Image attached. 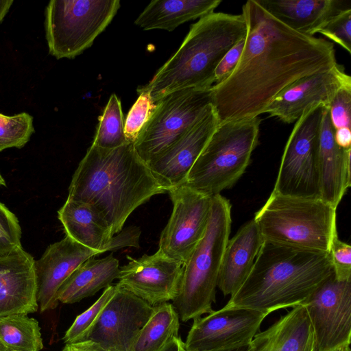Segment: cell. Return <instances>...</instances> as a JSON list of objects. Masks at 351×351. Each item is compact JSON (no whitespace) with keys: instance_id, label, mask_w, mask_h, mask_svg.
<instances>
[{"instance_id":"cell-35","label":"cell","mask_w":351,"mask_h":351,"mask_svg":"<svg viewBox=\"0 0 351 351\" xmlns=\"http://www.w3.org/2000/svg\"><path fill=\"white\" fill-rule=\"evenodd\" d=\"M329 255L335 278L339 281L351 280V246L339 240L337 234L331 243Z\"/></svg>"},{"instance_id":"cell-43","label":"cell","mask_w":351,"mask_h":351,"mask_svg":"<svg viewBox=\"0 0 351 351\" xmlns=\"http://www.w3.org/2000/svg\"><path fill=\"white\" fill-rule=\"evenodd\" d=\"M250 344L247 345H241L231 348L219 349V350H213L209 351H250Z\"/></svg>"},{"instance_id":"cell-37","label":"cell","mask_w":351,"mask_h":351,"mask_svg":"<svg viewBox=\"0 0 351 351\" xmlns=\"http://www.w3.org/2000/svg\"><path fill=\"white\" fill-rule=\"evenodd\" d=\"M245 41V37L239 41L221 58L215 71L214 84L222 82L232 73L243 50Z\"/></svg>"},{"instance_id":"cell-4","label":"cell","mask_w":351,"mask_h":351,"mask_svg":"<svg viewBox=\"0 0 351 351\" xmlns=\"http://www.w3.org/2000/svg\"><path fill=\"white\" fill-rule=\"evenodd\" d=\"M247 34L242 14L212 12L192 24L178 51L137 93L147 92L154 103L185 88H210L224 55Z\"/></svg>"},{"instance_id":"cell-25","label":"cell","mask_w":351,"mask_h":351,"mask_svg":"<svg viewBox=\"0 0 351 351\" xmlns=\"http://www.w3.org/2000/svg\"><path fill=\"white\" fill-rule=\"evenodd\" d=\"M221 0H154L134 21L144 30L173 31L179 25L208 15Z\"/></svg>"},{"instance_id":"cell-29","label":"cell","mask_w":351,"mask_h":351,"mask_svg":"<svg viewBox=\"0 0 351 351\" xmlns=\"http://www.w3.org/2000/svg\"><path fill=\"white\" fill-rule=\"evenodd\" d=\"M124 118L121 104L116 94H112L99 118V124L93 142L104 149H114L128 142L124 136Z\"/></svg>"},{"instance_id":"cell-7","label":"cell","mask_w":351,"mask_h":351,"mask_svg":"<svg viewBox=\"0 0 351 351\" xmlns=\"http://www.w3.org/2000/svg\"><path fill=\"white\" fill-rule=\"evenodd\" d=\"M259 117L219 124L184 183L209 196L232 187L249 165L258 143Z\"/></svg>"},{"instance_id":"cell-3","label":"cell","mask_w":351,"mask_h":351,"mask_svg":"<svg viewBox=\"0 0 351 351\" xmlns=\"http://www.w3.org/2000/svg\"><path fill=\"white\" fill-rule=\"evenodd\" d=\"M332 273L329 253L264 240L249 275L226 305L268 315L302 304Z\"/></svg>"},{"instance_id":"cell-5","label":"cell","mask_w":351,"mask_h":351,"mask_svg":"<svg viewBox=\"0 0 351 351\" xmlns=\"http://www.w3.org/2000/svg\"><path fill=\"white\" fill-rule=\"evenodd\" d=\"M336 210L322 198L291 197L272 191L254 220L265 241L329 253L337 234Z\"/></svg>"},{"instance_id":"cell-10","label":"cell","mask_w":351,"mask_h":351,"mask_svg":"<svg viewBox=\"0 0 351 351\" xmlns=\"http://www.w3.org/2000/svg\"><path fill=\"white\" fill-rule=\"evenodd\" d=\"M322 110L323 106L312 108L296 121L284 149L273 192L321 198L318 142Z\"/></svg>"},{"instance_id":"cell-36","label":"cell","mask_w":351,"mask_h":351,"mask_svg":"<svg viewBox=\"0 0 351 351\" xmlns=\"http://www.w3.org/2000/svg\"><path fill=\"white\" fill-rule=\"evenodd\" d=\"M328 110L334 130L350 128L351 86L342 87L337 92Z\"/></svg>"},{"instance_id":"cell-27","label":"cell","mask_w":351,"mask_h":351,"mask_svg":"<svg viewBox=\"0 0 351 351\" xmlns=\"http://www.w3.org/2000/svg\"><path fill=\"white\" fill-rule=\"evenodd\" d=\"M180 317L173 305L167 302L154 306L146 323L134 338L128 351H161L178 337Z\"/></svg>"},{"instance_id":"cell-28","label":"cell","mask_w":351,"mask_h":351,"mask_svg":"<svg viewBox=\"0 0 351 351\" xmlns=\"http://www.w3.org/2000/svg\"><path fill=\"white\" fill-rule=\"evenodd\" d=\"M43 347L37 320L25 314L0 317V351H40Z\"/></svg>"},{"instance_id":"cell-40","label":"cell","mask_w":351,"mask_h":351,"mask_svg":"<svg viewBox=\"0 0 351 351\" xmlns=\"http://www.w3.org/2000/svg\"><path fill=\"white\" fill-rule=\"evenodd\" d=\"M62 351H106L100 346L91 341L66 344Z\"/></svg>"},{"instance_id":"cell-30","label":"cell","mask_w":351,"mask_h":351,"mask_svg":"<svg viewBox=\"0 0 351 351\" xmlns=\"http://www.w3.org/2000/svg\"><path fill=\"white\" fill-rule=\"evenodd\" d=\"M33 121L27 112L12 116L0 112V152L8 148L23 147L35 132Z\"/></svg>"},{"instance_id":"cell-13","label":"cell","mask_w":351,"mask_h":351,"mask_svg":"<svg viewBox=\"0 0 351 351\" xmlns=\"http://www.w3.org/2000/svg\"><path fill=\"white\" fill-rule=\"evenodd\" d=\"M267 314L225 305L193 319L184 342L186 351H209L250 344Z\"/></svg>"},{"instance_id":"cell-38","label":"cell","mask_w":351,"mask_h":351,"mask_svg":"<svg viewBox=\"0 0 351 351\" xmlns=\"http://www.w3.org/2000/svg\"><path fill=\"white\" fill-rule=\"evenodd\" d=\"M140 228L131 226L122 229L116 236H113L105 247L104 252L117 251L125 247H140Z\"/></svg>"},{"instance_id":"cell-8","label":"cell","mask_w":351,"mask_h":351,"mask_svg":"<svg viewBox=\"0 0 351 351\" xmlns=\"http://www.w3.org/2000/svg\"><path fill=\"white\" fill-rule=\"evenodd\" d=\"M119 8V0L50 1L45 12L49 53L57 60L82 54L108 26Z\"/></svg>"},{"instance_id":"cell-22","label":"cell","mask_w":351,"mask_h":351,"mask_svg":"<svg viewBox=\"0 0 351 351\" xmlns=\"http://www.w3.org/2000/svg\"><path fill=\"white\" fill-rule=\"evenodd\" d=\"M263 239L253 219L245 223L228 240L221 265L218 288L225 295H232L249 275Z\"/></svg>"},{"instance_id":"cell-39","label":"cell","mask_w":351,"mask_h":351,"mask_svg":"<svg viewBox=\"0 0 351 351\" xmlns=\"http://www.w3.org/2000/svg\"><path fill=\"white\" fill-rule=\"evenodd\" d=\"M334 138L337 145L342 149L351 148V131L350 128L334 130Z\"/></svg>"},{"instance_id":"cell-17","label":"cell","mask_w":351,"mask_h":351,"mask_svg":"<svg viewBox=\"0 0 351 351\" xmlns=\"http://www.w3.org/2000/svg\"><path fill=\"white\" fill-rule=\"evenodd\" d=\"M219 125L212 106L182 137L147 164L167 192L170 188L185 182L189 172Z\"/></svg>"},{"instance_id":"cell-16","label":"cell","mask_w":351,"mask_h":351,"mask_svg":"<svg viewBox=\"0 0 351 351\" xmlns=\"http://www.w3.org/2000/svg\"><path fill=\"white\" fill-rule=\"evenodd\" d=\"M346 86H351V77L342 65L337 64L330 71L305 76L284 88L265 113L284 123H293L307 110L328 108L337 92Z\"/></svg>"},{"instance_id":"cell-21","label":"cell","mask_w":351,"mask_h":351,"mask_svg":"<svg viewBox=\"0 0 351 351\" xmlns=\"http://www.w3.org/2000/svg\"><path fill=\"white\" fill-rule=\"evenodd\" d=\"M250 351H317L305 306L293 307L265 330L259 331L250 344Z\"/></svg>"},{"instance_id":"cell-33","label":"cell","mask_w":351,"mask_h":351,"mask_svg":"<svg viewBox=\"0 0 351 351\" xmlns=\"http://www.w3.org/2000/svg\"><path fill=\"white\" fill-rule=\"evenodd\" d=\"M351 53V8H346L332 17L318 32Z\"/></svg>"},{"instance_id":"cell-11","label":"cell","mask_w":351,"mask_h":351,"mask_svg":"<svg viewBox=\"0 0 351 351\" xmlns=\"http://www.w3.org/2000/svg\"><path fill=\"white\" fill-rule=\"evenodd\" d=\"M167 193L173 210L160 234L158 250L184 265L206 233L212 197L184 184L170 188Z\"/></svg>"},{"instance_id":"cell-34","label":"cell","mask_w":351,"mask_h":351,"mask_svg":"<svg viewBox=\"0 0 351 351\" xmlns=\"http://www.w3.org/2000/svg\"><path fill=\"white\" fill-rule=\"evenodd\" d=\"M21 234L17 217L0 202V254L21 246Z\"/></svg>"},{"instance_id":"cell-2","label":"cell","mask_w":351,"mask_h":351,"mask_svg":"<svg viewBox=\"0 0 351 351\" xmlns=\"http://www.w3.org/2000/svg\"><path fill=\"white\" fill-rule=\"evenodd\" d=\"M166 193L133 143L114 149L92 145L72 176L67 199L93 206L114 236L136 208Z\"/></svg>"},{"instance_id":"cell-20","label":"cell","mask_w":351,"mask_h":351,"mask_svg":"<svg viewBox=\"0 0 351 351\" xmlns=\"http://www.w3.org/2000/svg\"><path fill=\"white\" fill-rule=\"evenodd\" d=\"M350 154L351 148L335 143L328 108L323 107L318 142L320 196L335 208L350 186Z\"/></svg>"},{"instance_id":"cell-18","label":"cell","mask_w":351,"mask_h":351,"mask_svg":"<svg viewBox=\"0 0 351 351\" xmlns=\"http://www.w3.org/2000/svg\"><path fill=\"white\" fill-rule=\"evenodd\" d=\"M97 255L68 236L50 244L34 263L40 312L55 308L59 302L57 293L64 281L81 264Z\"/></svg>"},{"instance_id":"cell-41","label":"cell","mask_w":351,"mask_h":351,"mask_svg":"<svg viewBox=\"0 0 351 351\" xmlns=\"http://www.w3.org/2000/svg\"><path fill=\"white\" fill-rule=\"evenodd\" d=\"M161 351H186L180 337H174Z\"/></svg>"},{"instance_id":"cell-6","label":"cell","mask_w":351,"mask_h":351,"mask_svg":"<svg viewBox=\"0 0 351 351\" xmlns=\"http://www.w3.org/2000/svg\"><path fill=\"white\" fill-rule=\"evenodd\" d=\"M231 221L229 201L220 194L213 196L206 233L184 265L180 290L172 304L182 322L213 311Z\"/></svg>"},{"instance_id":"cell-24","label":"cell","mask_w":351,"mask_h":351,"mask_svg":"<svg viewBox=\"0 0 351 351\" xmlns=\"http://www.w3.org/2000/svg\"><path fill=\"white\" fill-rule=\"evenodd\" d=\"M66 236L80 245L97 252H104L113 237L104 217L91 205L66 199L58 211Z\"/></svg>"},{"instance_id":"cell-23","label":"cell","mask_w":351,"mask_h":351,"mask_svg":"<svg viewBox=\"0 0 351 351\" xmlns=\"http://www.w3.org/2000/svg\"><path fill=\"white\" fill-rule=\"evenodd\" d=\"M271 14L291 29L308 36L318 33L346 6L339 0H257Z\"/></svg>"},{"instance_id":"cell-9","label":"cell","mask_w":351,"mask_h":351,"mask_svg":"<svg viewBox=\"0 0 351 351\" xmlns=\"http://www.w3.org/2000/svg\"><path fill=\"white\" fill-rule=\"evenodd\" d=\"M210 88L179 90L156 103L151 117L134 143L137 154L146 164L182 137L210 110Z\"/></svg>"},{"instance_id":"cell-26","label":"cell","mask_w":351,"mask_h":351,"mask_svg":"<svg viewBox=\"0 0 351 351\" xmlns=\"http://www.w3.org/2000/svg\"><path fill=\"white\" fill-rule=\"evenodd\" d=\"M119 269V262L112 254L100 259L92 257L86 260L60 287L57 293L58 302L73 304L95 295L117 279Z\"/></svg>"},{"instance_id":"cell-45","label":"cell","mask_w":351,"mask_h":351,"mask_svg":"<svg viewBox=\"0 0 351 351\" xmlns=\"http://www.w3.org/2000/svg\"><path fill=\"white\" fill-rule=\"evenodd\" d=\"M338 351H343L342 349L341 348L340 350H339Z\"/></svg>"},{"instance_id":"cell-15","label":"cell","mask_w":351,"mask_h":351,"mask_svg":"<svg viewBox=\"0 0 351 351\" xmlns=\"http://www.w3.org/2000/svg\"><path fill=\"white\" fill-rule=\"evenodd\" d=\"M116 287L86 341H93L106 351H128L154 306Z\"/></svg>"},{"instance_id":"cell-32","label":"cell","mask_w":351,"mask_h":351,"mask_svg":"<svg viewBox=\"0 0 351 351\" xmlns=\"http://www.w3.org/2000/svg\"><path fill=\"white\" fill-rule=\"evenodd\" d=\"M154 103L147 92L138 93V97L124 121V136L128 143H134L141 130L151 117Z\"/></svg>"},{"instance_id":"cell-14","label":"cell","mask_w":351,"mask_h":351,"mask_svg":"<svg viewBox=\"0 0 351 351\" xmlns=\"http://www.w3.org/2000/svg\"><path fill=\"white\" fill-rule=\"evenodd\" d=\"M129 262L119 269L117 286L155 306L178 294L184 265L160 250L141 258L127 256Z\"/></svg>"},{"instance_id":"cell-19","label":"cell","mask_w":351,"mask_h":351,"mask_svg":"<svg viewBox=\"0 0 351 351\" xmlns=\"http://www.w3.org/2000/svg\"><path fill=\"white\" fill-rule=\"evenodd\" d=\"M34 263L22 245L0 254V317L38 310Z\"/></svg>"},{"instance_id":"cell-12","label":"cell","mask_w":351,"mask_h":351,"mask_svg":"<svg viewBox=\"0 0 351 351\" xmlns=\"http://www.w3.org/2000/svg\"><path fill=\"white\" fill-rule=\"evenodd\" d=\"M308 312L317 351H338L350 345L351 280L334 273L302 304Z\"/></svg>"},{"instance_id":"cell-1","label":"cell","mask_w":351,"mask_h":351,"mask_svg":"<svg viewBox=\"0 0 351 351\" xmlns=\"http://www.w3.org/2000/svg\"><path fill=\"white\" fill-rule=\"evenodd\" d=\"M241 14L247 34L238 64L210 88L219 124L259 117L284 88L338 64L331 42L291 29L257 0L243 4Z\"/></svg>"},{"instance_id":"cell-42","label":"cell","mask_w":351,"mask_h":351,"mask_svg":"<svg viewBox=\"0 0 351 351\" xmlns=\"http://www.w3.org/2000/svg\"><path fill=\"white\" fill-rule=\"evenodd\" d=\"M13 3V0H0V24L9 12Z\"/></svg>"},{"instance_id":"cell-44","label":"cell","mask_w":351,"mask_h":351,"mask_svg":"<svg viewBox=\"0 0 351 351\" xmlns=\"http://www.w3.org/2000/svg\"><path fill=\"white\" fill-rule=\"evenodd\" d=\"M5 181L0 173V186H5Z\"/></svg>"},{"instance_id":"cell-31","label":"cell","mask_w":351,"mask_h":351,"mask_svg":"<svg viewBox=\"0 0 351 351\" xmlns=\"http://www.w3.org/2000/svg\"><path fill=\"white\" fill-rule=\"evenodd\" d=\"M116 288V285H110L106 287L101 295L91 306L77 316L63 337L65 344L86 340L104 307L113 296Z\"/></svg>"}]
</instances>
